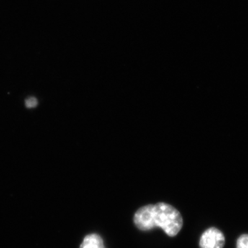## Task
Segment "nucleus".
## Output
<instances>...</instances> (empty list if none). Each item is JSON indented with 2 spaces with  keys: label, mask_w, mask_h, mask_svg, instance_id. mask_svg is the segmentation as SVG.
I'll use <instances>...</instances> for the list:
<instances>
[{
  "label": "nucleus",
  "mask_w": 248,
  "mask_h": 248,
  "mask_svg": "<svg viewBox=\"0 0 248 248\" xmlns=\"http://www.w3.org/2000/svg\"><path fill=\"white\" fill-rule=\"evenodd\" d=\"M200 248H223L226 237L223 232L215 227H211L203 232L200 240Z\"/></svg>",
  "instance_id": "f03ea898"
},
{
  "label": "nucleus",
  "mask_w": 248,
  "mask_h": 248,
  "mask_svg": "<svg viewBox=\"0 0 248 248\" xmlns=\"http://www.w3.org/2000/svg\"><path fill=\"white\" fill-rule=\"evenodd\" d=\"M26 105L29 108H32L35 107L37 105V100L35 98L31 97L29 98L27 101H26Z\"/></svg>",
  "instance_id": "39448f33"
},
{
  "label": "nucleus",
  "mask_w": 248,
  "mask_h": 248,
  "mask_svg": "<svg viewBox=\"0 0 248 248\" xmlns=\"http://www.w3.org/2000/svg\"><path fill=\"white\" fill-rule=\"evenodd\" d=\"M79 248H106L104 240L99 234H90L85 236Z\"/></svg>",
  "instance_id": "7ed1b4c3"
},
{
  "label": "nucleus",
  "mask_w": 248,
  "mask_h": 248,
  "mask_svg": "<svg viewBox=\"0 0 248 248\" xmlns=\"http://www.w3.org/2000/svg\"><path fill=\"white\" fill-rule=\"evenodd\" d=\"M236 248H248V234H241L236 240Z\"/></svg>",
  "instance_id": "20e7f679"
},
{
  "label": "nucleus",
  "mask_w": 248,
  "mask_h": 248,
  "mask_svg": "<svg viewBox=\"0 0 248 248\" xmlns=\"http://www.w3.org/2000/svg\"><path fill=\"white\" fill-rule=\"evenodd\" d=\"M134 223L141 231L160 228L168 236H177L182 230L183 218L179 211L166 203L149 204L139 209L134 216Z\"/></svg>",
  "instance_id": "f257e3e1"
}]
</instances>
